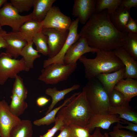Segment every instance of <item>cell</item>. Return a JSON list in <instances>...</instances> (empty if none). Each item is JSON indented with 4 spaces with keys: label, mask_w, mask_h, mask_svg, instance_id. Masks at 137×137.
I'll return each mask as SVG.
<instances>
[{
    "label": "cell",
    "mask_w": 137,
    "mask_h": 137,
    "mask_svg": "<svg viewBox=\"0 0 137 137\" xmlns=\"http://www.w3.org/2000/svg\"><path fill=\"white\" fill-rule=\"evenodd\" d=\"M43 27L41 22L31 20L24 23L18 32L27 42L32 41L35 36L41 31Z\"/></svg>",
    "instance_id": "7402d4cb"
},
{
    "label": "cell",
    "mask_w": 137,
    "mask_h": 137,
    "mask_svg": "<svg viewBox=\"0 0 137 137\" xmlns=\"http://www.w3.org/2000/svg\"><path fill=\"white\" fill-rule=\"evenodd\" d=\"M99 50L89 46L86 38L80 37L79 39L69 48L64 58V64L77 63L79 59L85 54L96 53Z\"/></svg>",
    "instance_id": "7c38bea8"
},
{
    "label": "cell",
    "mask_w": 137,
    "mask_h": 137,
    "mask_svg": "<svg viewBox=\"0 0 137 137\" xmlns=\"http://www.w3.org/2000/svg\"></svg>",
    "instance_id": "7dc6e473"
},
{
    "label": "cell",
    "mask_w": 137,
    "mask_h": 137,
    "mask_svg": "<svg viewBox=\"0 0 137 137\" xmlns=\"http://www.w3.org/2000/svg\"><path fill=\"white\" fill-rule=\"evenodd\" d=\"M95 58H87L82 56L79 59L84 68L85 77L88 80L95 78L98 75L117 71L124 65L113 51L99 50Z\"/></svg>",
    "instance_id": "7a4b0ae2"
},
{
    "label": "cell",
    "mask_w": 137,
    "mask_h": 137,
    "mask_svg": "<svg viewBox=\"0 0 137 137\" xmlns=\"http://www.w3.org/2000/svg\"><path fill=\"white\" fill-rule=\"evenodd\" d=\"M79 21L78 18L72 21L69 29V33L65 42L58 54L54 57L44 60L43 67H44L53 63L64 64V57L70 47L76 42L80 37L78 32Z\"/></svg>",
    "instance_id": "9c48e42d"
},
{
    "label": "cell",
    "mask_w": 137,
    "mask_h": 137,
    "mask_svg": "<svg viewBox=\"0 0 137 137\" xmlns=\"http://www.w3.org/2000/svg\"><path fill=\"white\" fill-rule=\"evenodd\" d=\"M70 137H92L87 128L75 124L68 125Z\"/></svg>",
    "instance_id": "d6a6232c"
},
{
    "label": "cell",
    "mask_w": 137,
    "mask_h": 137,
    "mask_svg": "<svg viewBox=\"0 0 137 137\" xmlns=\"http://www.w3.org/2000/svg\"><path fill=\"white\" fill-rule=\"evenodd\" d=\"M33 44L32 41L27 42L20 54V56L22 57L26 66L29 70L33 68L35 60L41 57V55L33 48Z\"/></svg>",
    "instance_id": "d4e9b609"
},
{
    "label": "cell",
    "mask_w": 137,
    "mask_h": 137,
    "mask_svg": "<svg viewBox=\"0 0 137 137\" xmlns=\"http://www.w3.org/2000/svg\"><path fill=\"white\" fill-rule=\"evenodd\" d=\"M60 131V133L56 137H70L68 125H65Z\"/></svg>",
    "instance_id": "b9f144b4"
},
{
    "label": "cell",
    "mask_w": 137,
    "mask_h": 137,
    "mask_svg": "<svg viewBox=\"0 0 137 137\" xmlns=\"http://www.w3.org/2000/svg\"><path fill=\"white\" fill-rule=\"evenodd\" d=\"M4 38L7 44L5 53L16 59L20 56L21 52L27 42L18 32H7Z\"/></svg>",
    "instance_id": "9a60e30c"
},
{
    "label": "cell",
    "mask_w": 137,
    "mask_h": 137,
    "mask_svg": "<svg viewBox=\"0 0 137 137\" xmlns=\"http://www.w3.org/2000/svg\"><path fill=\"white\" fill-rule=\"evenodd\" d=\"M125 70L124 66L113 72L99 74L95 78L101 84L109 96L116 84L121 80L124 79Z\"/></svg>",
    "instance_id": "e0dca14e"
},
{
    "label": "cell",
    "mask_w": 137,
    "mask_h": 137,
    "mask_svg": "<svg viewBox=\"0 0 137 137\" xmlns=\"http://www.w3.org/2000/svg\"><path fill=\"white\" fill-rule=\"evenodd\" d=\"M122 0H97L95 12H99L107 9L109 14L113 13L119 6Z\"/></svg>",
    "instance_id": "f1b7e54d"
},
{
    "label": "cell",
    "mask_w": 137,
    "mask_h": 137,
    "mask_svg": "<svg viewBox=\"0 0 137 137\" xmlns=\"http://www.w3.org/2000/svg\"><path fill=\"white\" fill-rule=\"evenodd\" d=\"M21 120L11 112L9 105L5 100L0 101V137H9L12 129Z\"/></svg>",
    "instance_id": "8fae6325"
},
{
    "label": "cell",
    "mask_w": 137,
    "mask_h": 137,
    "mask_svg": "<svg viewBox=\"0 0 137 137\" xmlns=\"http://www.w3.org/2000/svg\"><path fill=\"white\" fill-rule=\"evenodd\" d=\"M121 47L137 61V33H127L122 41Z\"/></svg>",
    "instance_id": "484cf974"
},
{
    "label": "cell",
    "mask_w": 137,
    "mask_h": 137,
    "mask_svg": "<svg viewBox=\"0 0 137 137\" xmlns=\"http://www.w3.org/2000/svg\"><path fill=\"white\" fill-rule=\"evenodd\" d=\"M130 9L119 6L110 15L111 22L118 31L125 32L126 25L130 15Z\"/></svg>",
    "instance_id": "d6986e66"
},
{
    "label": "cell",
    "mask_w": 137,
    "mask_h": 137,
    "mask_svg": "<svg viewBox=\"0 0 137 137\" xmlns=\"http://www.w3.org/2000/svg\"><path fill=\"white\" fill-rule=\"evenodd\" d=\"M114 89L121 92L126 101L129 102L137 95V80L130 78L123 79L119 81Z\"/></svg>",
    "instance_id": "ac0fdd59"
},
{
    "label": "cell",
    "mask_w": 137,
    "mask_h": 137,
    "mask_svg": "<svg viewBox=\"0 0 137 137\" xmlns=\"http://www.w3.org/2000/svg\"><path fill=\"white\" fill-rule=\"evenodd\" d=\"M50 99H48L44 96H41L38 97L36 100L37 105L39 107H43L46 105L49 101Z\"/></svg>",
    "instance_id": "60d3db41"
},
{
    "label": "cell",
    "mask_w": 137,
    "mask_h": 137,
    "mask_svg": "<svg viewBox=\"0 0 137 137\" xmlns=\"http://www.w3.org/2000/svg\"><path fill=\"white\" fill-rule=\"evenodd\" d=\"M56 0H35L32 20L41 22L44 19Z\"/></svg>",
    "instance_id": "44dd1931"
},
{
    "label": "cell",
    "mask_w": 137,
    "mask_h": 137,
    "mask_svg": "<svg viewBox=\"0 0 137 137\" xmlns=\"http://www.w3.org/2000/svg\"><path fill=\"white\" fill-rule=\"evenodd\" d=\"M122 122V124H126L128 125L127 126H123L121 123H117L116 126L119 129H126L134 132H137V124L123 119Z\"/></svg>",
    "instance_id": "74e56055"
},
{
    "label": "cell",
    "mask_w": 137,
    "mask_h": 137,
    "mask_svg": "<svg viewBox=\"0 0 137 137\" xmlns=\"http://www.w3.org/2000/svg\"><path fill=\"white\" fill-rule=\"evenodd\" d=\"M9 107L11 112L14 115L19 117L23 114L28 107L25 101L21 99L15 94L12 93Z\"/></svg>",
    "instance_id": "83f0119b"
},
{
    "label": "cell",
    "mask_w": 137,
    "mask_h": 137,
    "mask_svg": "<svg viewBox=\"0 0 137 137\" xmlns=\"http://www.w3.org/2000/svg\"><path fill=\"white\" fill-rule=\"evenodd\" d=\"M119 6L130 9L132 7L137 8V0H122Z\"/></svg>",
    "instance_id": "f35d334b"
},
{
    "label": "cell",
    "mask_w": 137,
    "mask_h": 137,
    "mask_svg": "<svg viewBox=\"0 0 137 137\" xmlns=\"http://www.w3.org/2000/svg\"><path fill=\"white\" fill-rule=\"evenodd\" d=\"M96 0H74L72 14L84 25L95 12Z\"/></svg>",
    "instance_id": "4fadbf2b"
},
{
    "label": "cell",
    "mask_w": 137,
    "mask_h": 137,
    "mask_svg": "<svg viewBox=\"0 0 137 137\" xmlns=\"http://www.w3.org/2000/svg\"><path fill=\"white\" fill-rule=\"evenodd\" d=\"M35 0H10L12 6L19 12L28 11L34 5Z\"/></svg>",
    "instance_id": "1f68e13d"
},
{
    "label": "cell",
    "mask_w": 137,
    "mask_h": 137,
    "mask_svg": "<svg viewBox=\"0 0 137 137\" xmlns=\"http://www.w3.org/2000/svg\"><path fill=\"white\" fill-rule=\"evenodd\" d=\"M108 134L110 137H137L135 132L119 129L116 126Z\"/></svg>",
    "instance_id": "d590c367"
},
{
    "label": "cell",
    "mask_w": 137,
    "mask_h": 137,
    "mask_svg": "<svg viewBox=\"0 0 137 137\" xmlns=\"http://www.w3.org/2000/svg\"><path fill=\"white\" fill-rule=\"evenodd\" d=\"M7 33V32L3 29L0 30V49H6L7 47V44L4 38V36Z\"/></svg>",
    "instance_id": "ab89813d"
},
{
    "label": "cell",
    "mask_w": 137,
    "mask_h": 137,
    "mask_svg": "<svg viewBox=\"0 0 137 137\" xmlns=\"http://www.w3.org/2000/svg\"><path fill=\"white\" fill-rule=\"evenodd\" d=\"M92 137H105L104 134H102L100 130V128H96L95 129Z\"/></svg>",
    "instance_id": "7bdbcfd3"
},
{
    "label": "cell",
    "mask_w": 137,
    "mask_h": 137,
    "mask_svg": "<svg viewBox=\"0 0 137 137\" xmlns=\"http://www.w3.org/2000/svg\"><path fill=\"white\" fill-rule=\"evenodd\" d=\"M2 29V27L0 26V30Z\"/></svg>",
    "instance_id": "bcb514c9"
},
{
    "label": "cell",
    "mask_w": 137,
    "mask_h": 137,
    "mask_svg": "<svg viewBox=\"0 0 137 137\" xmlns=\"http://www.w3.org/2000/svg\"><path fill=\"white\" fill-rule=\"evenodd\" d=\"M32 41L36 47L37 50L45 56L48 55L49 49L47 37L41 31L37 33L33 38Z\"/></svg>",
    "instance_id": "f546056e"
},
{
    "label": "cell",
    "mask_w": 137,
    "mask_h": 137,
    "mask_svg": "<svg viewBox=\"0 0 137 137\" xmlns=\"http://www.w3.org/2000/svg\"><path fill=\"white\" fill-rule=\"evenodd\" d=\"M118 31L110 21L107 9L95 12L79 33L85 38L91 47L99 50L113 51L121 47V42L127 35Z\"/></svg>",
    "instance_id": "6da1fadb"
},
{
    "label": "cell",
    "mask_w": 137,
    "mask_h": 137,
    "mask_svg": "<svg viewBox=\"0 0 137 137\" xmlns=\"http://www.w3.org/2000/svg\"><path fill=\"white\" fill-rule=\"evenodd\" d=\"M15 79L12 93L15 94L21 100L25 101L27 97L28 90L24 84L23 79L18 75Z\"/></svg>",
    "instance_id": "4dcf8cb0"
},
{
    "label": "cell",
    "mask_w": 137,
    "mask_h": 137,
    "mask_svg": "<svg viewBox=\"0 0 137 137\" xmlns=\"http://www.w3.org/2000/svg\"><path fill=\"white\" fill-rule=\"evenodd\" d=\"M105 137H110L108 133L107 132H105L104 134Z\"/></svg>",
    "instance_id": "f6af8a7d"
},
{
    "label": "cell",
    "mask_w": 137,
    "mask_h": 137,
    "mask_svg": "<svg viewBox=\"0 0 137 137\" xmlns=\"http://www.w3.org/2000/svg\"><path fill=\"white\" fill-rule=\"evenodd\" d=\"M77 67V63L68 64H52L41 70L38 79L47 84L55 85L66 80Z\"/></svg>",
    "instance_id": "5b68a950"
},
{
    "label": "cell",
    "mask_w": 137,
    "mask_h": 137,
    "mask_svg": "<svg viewBox=\"0 0 137 137\" xmlns=\"http://www.w3.org/2000/svg\"><path fill=\"white\" fill-rule=\"evenodd\" d=\"M126 101L117 107L110 106L108 113L110 114H117L119 117L122 119L137 124V113Z\"/></svg>",
    "instance_id": "ffe728a7"
},
{
    "label": "cell",
    "mask_w": 137,
    "mask_h": 137,
    "mask_svg": "<svg viewBox=\"0 0 137 137\" xmlns=\"http://www.w3.org/2000/svg\"><path fill=\"white\" fill-rule=\"evenodd\" d=\"M94 114L82 91L74 97L57 113L65 125L75 124L85 127Z\"/></svg>",
    "instance_id": "3957f363"
},
{
    "label": "cell",
    "mask_w": 137,
    "mask_h": 137,
    "mask_svg": "<svg viewBox=\"0 0 137 137\" xmlns=\"http://www.w3.org/2000/svg\"><path fill=\"white\" fill-rule=\"evenodd\" d=\"M41 32L47 37L48 58L53 57L58 54L65 42L69 30L61 31L53 28H43Z\"/></svg>",
    "instance_id": "30bf717a"
},
{
    "label": "cell",
    "mask_w": 137,
    "mask_h": 137,
    "mask_svg": "<svg viewBox=\"0 0 137 137\" xmlns=\"http://www.w3.org/2000/svg\"><path fill=\"white\" fill-rule=\"evenodd\" d=\"M43 28H53L61 31L69 30L72 21L57 6H53L41 22Z\"/></svg>",
    "instance_id": "ba28073f"
},
{
    "label": "cell",
    "mask_w": 137,
    "mask_h": 137,
    "mask_svg": "<svg viewBox=\"0 0 137 137\" xmlns=\"http://www.w3.org/2000/svg\"><path fill=\"white\" fill-rule=\"evenodd\" d=\"M0 8V25L2 27L7 26L10 27L12 31L18 32L21 27L25 23L32 20L30 14L20 15L10 3L6 2Z\"/></svg>",
    "instance_id": "52a82bcc"
},
{
    "label": "cell",
    "mask_w": 137,
    "mask_h": 137,
    "mask_svg": "<svg viewBox=\"0 0 137 137\" xmlns=\"http://www.w3.org/2000/svg\"><path fill=\"white\" fill-rule=\"evenodd\" d=\"M125 32L137 33V20H134L130 16L126 25Z\"/></svg>",
    "instance_id": "8d00e7d4"
},
{
    "label": "cell",
    "mask_w": 137,
    "mask_h": 137,
    "mask_svg": "<svg viewBox=\"0 0 137 137\" xmlns=\"http://www.w3.org/2000/svg\"><path fill=\"white\" fill-rule=\"evenodd\" d=\"M114 54L121 61L125 67L124 79H137V61L121 47L113 50Z\"/></svg>",
    "instance_id": "2e32d148"
},
{
    "label": "cell",
    "mask_w": 137,
    "mask_h": 137,
    "mask_svg": "<svg viewBox=\"0 0 137 137\" xmlns=\"http://www.w3.org/2000/svg\"><path fill=\"white\" fill-rule=\"evenodd\" d=\"M122 120L117 114H110L108 113L94 114L84 127L89 130L90 133L96 128L109 129L111 125L115 123H122Z\"/></svg>",
    "instance_id": "5bb4252c"
},
{
    "label": "cell",
    "mask_w": 137,
    "mask_h": 137,
    "mask_svg": "<svg viewBox=\"0 0 137 137\" xmlns=\"http://www.w3.org/2000/svg\"><path fill=\"white\" fill-rule=\"evenodd\" d=\"M30 70L22 58L16 59L5 52L0 54V86L3 85L9 78L15 79L20 72Z\"/></svg>",
    "instance_id": "8992f818"
},
{
    "label": "cell",
    "mask_w": 137,
    "mask_h": 137,
    "mask_svg": "<svg viewBox=\"0 0 137 137\" xmlns=\"http://www.w3.org/2000/svg\"><path fill=\"white\" fill-rule=\"evenodd\" d=\"M65 125L62 118L57 116L54 126L48 129L45 133L40 135V137H53L58 131L60 130Z\"/></svg>",
    "instance_id": "e575fe53"
},
{
    "label": "cell",
    "mask_w": 137,
    "mask_h": 137,
    "mask_svg": "<svg viewBox=\"0 0 137 137\" xmlns=\"http://www.w3.org/2000/svg\"><path fill=\"white\" fill-rule=\"evenodd\" d=\"M80 87L78 84H76L71 87L60 90H58L56 87L49 88L46 89L45 94L51 97L52 101L48 110L45 113L46 114L50 111L55 105L60 101L63 99L65 96L70 92L78 89Z\"/></svg>",
    "instance_id": "603a6c76"
},
{
    "label": "cell",
    "mask_w": 137,
    "mask_h": 137,
    "mask_svg": "<svg viewBox=\"0 0 137 137\" xmlns=\"http://www.w3.org/2000/svg\"><path fill=\"white\" fill-rule=\"evenodd\" d=\"M33 126L28 119H22L12 129L9 137H32Z\"/></svg>",
    "instance_id": "cb8c5ba5"
},
{
    "label": "cell",
    "mask_w": 137,
    "mask_h": 137,
    "mask_svg": "<svg viewBox=\"0 0 137 137\" xmlns=\"http://www.w3.org/2000/svg\"><path fill=\"white\" fill-rule=\"evenodd\" d=\"M7 2L6 0H0V8L4 4Z\"/></svg>",
    "instance_id": "ee69618b"
},
{
    "label": "cell",
    "mask_w": 137,
    "mask_h": 137,
    "mask_svg": "<svg viewBox=\"0 0 137 137\" xmlns=\"http://www.w3.org/2000/svg\"><path fill=\"white\" fill-rule=\"evenodd\" d=\"M79 92L73 94L70 97L65 99L63 103L59 107L52 109L43 117L36 119L33 122V124L37 126L49 125L55 123L56 120V115L60 109L63 107L66 106L70 100L74 96L78 94Z\"/></svg>",
    "instance_id": "4316f807"
},
{
    "label": "cell",
    "mask_w": 137,
    "mask_h": 137,
    "mask_svg": "<svg viewBox=\"0 0 137 137\" xmlns=\"http://www.w3.org/2000/svg\"><path fill=\"white\" fill-rule=\"evenodd\" d=\"M88 103L94 114L108 113L110 106L109 95L96 78L88 80L83 89Z\"/></svg>",
    "instance_id": "277c9868"
},
{
    "label": "cell",
    "mask_w": 137,
    "mask_h": 137,
    "mask_svg": "<svg viewBox=\"0 0 137 137\" xmlns=\"http://www.w3.org/2000/svg\"><path fill=\"white\" fill-rule=\"evenodd\" d=\"M109 100L110 106L113 107L119 106L126 102L123 94L114 89L109 96Z\"/></svg>",
    "instance_id": "836d02e7"
}]
</instances>
